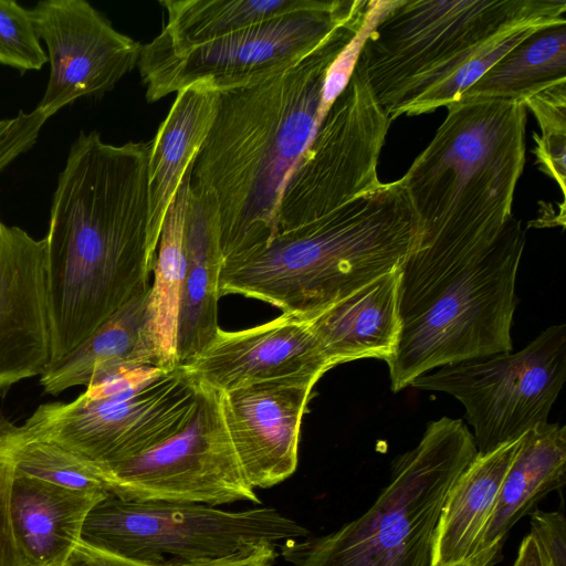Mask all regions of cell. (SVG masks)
Segmentation results:
<instances>
[{"mask_svg":"<svg viewBox=\"0 0 566 566\" xmlns=\"http://www.w3.org/2000/svg\"><path fill=\"white\" fill-rule=\"evenodd\" d=\"M277 545L263 543L232 555L186 566H272L277 557Z\"/></svg>","mask_w":566,"mask_h":566,"instance_id":"836d02e7","label":"cell"},{"mask_svg":"<svg viewBox=\"0 0 566 566\" xmlns=\"http://www.w3.org/2000/svg\"><path fill=\"white\" fill-rule=\"evenodd\" d=\"M367 1L316 48L266 76L217 91L216 113L196 157L190 186L213 197L223 259L269 242L277 232L285 184L319 123L326 75L371 25Z\"/></svg>","mask_w":566,"mask_h":566,"instance_id":"7a4b0ae2","label":"cell"},{"mask_svg":"<svg viewBox=\"0 0 566 566\" xmlns=\"http://www.w3.org/2000/svg\"><path fill=\"white\" fill-rule=\"evenodd\" d=\"M539 28L542 27L524 28L494 41L452 76L417 98L406 109L405 115L417 116L431 113L441 106L447 107L449 104L457 102L462 93L474 84L513 46Z\"/></svg>","mask_w":566,"mask_h":566,"instance_id":"f546056e","label":"cell"},{"mask_svg":"<svg viewBox=\"0 0 566 566\" xmlns=\"http://www.w3.org/2000/svg\"><path fill=\"white\" fill-rule=\"evenodd\" d=\"M217 91L195 83L177 92L150 142L148 159L150 231L159 240L166 212L209 133Z\"/></svg>","mask_w":566,"mask_h":566,"instance_id":"7402d4cb","label":"cell"},{"mask_svg":"<svg viewBox=\"0 0 566 566\" xmlns=\"http://www.w3.org/2000/svg\"><path fill=\"white\" fill-rule=\"evenodd\" d=\"M13 465L0 453V566H29L14 541L9 520V489Z\"/></svg>","mask_w":566,"mask_h":566,"instance_id":"d6a6232c","label":"cell"},{"mask_svg":"<svg viewBox=\"0 0 566 566\" xmlns=\"http://www.w3.org/2000/svg\"><path fill=\"white\" fill-rule=\"evenodd\" d=\"M316 0H160L167 21L151 41L184 51L312 7Z\"/></svg>","mask_w":566,"mask_h":566,"instance_id":"484cf974","label":"cell"},{"mask_svg":"<svg viewBox=\"0 0 566 566\" xmlns=\"http://www.w3.org/2000/svg\"><path fill=\"white\" fill-rule=\"evenodd\" d=\"M186 268L177 328L179 365L199 355L214 338L219 276L223 261L219 211L213 197L190 186L185 220Z\"/></svg>","mask_w":566,"mask_h":566,"instance_id":"d6986e66","label":"cell"},{"mask_svg":"<svg viewBox=\"0 0 566 566\" xmlns=\"http://www.w3.org/2000/svg\"><path fill=\"white\" fill-rule=\"evenodd\" d=\"M0 453L32 478L78 491L108 493L105 471L52 441L28 434L0 412Z\"/></svg>","mask_w":566,"mask_h":566,"instance_id":"83f0119b","label":"cell"},{"mask_svg":"<svg viewBox=\"0 0 566 566\" xmlns=\"http://www.w3.org/2000/svg\"><path fill=\"white\" fill-rule=\"evenodd\" d=\"M566 83V23L536 29L513 46L458 98V103L511 99L525 102Z\"/></svg>","mask_w":566,"mask_h":566,"instance_id":"d4e9b609","label":"cell"},{"mask_svg":"<svg viewBox=\"0 0 566 566\" xmlns=\"http://www.w3.org/2000/svg\"><path fill=\"white\" fill-rule=\"evenodd\" d=\"M501 543L494 544L490 547L483 548L473 555L449 564H443L440 566H489L495 558L497 552L500 551Z\"/></svg>","mask_w":566,"mask_h":566,"instance_id":"8d00e7d4","label":"cell"},{"mask_svg":"<svg viewBox=\"0 0 566 566\" xmlns=\"http://www.w3.org/2000/svg\"><path fill=\"white\" fill-rule=\"evenodd\" d=\"M13 122H14V117L0 120V138L9 130V128L12 126Z\"/></svg>","mask_w":566,"mask_h":566,"instance_id":"74e56055","label":"cell"},{"mask_svg":"<svg viewBox=\"0 0 566 566\" xmlns=\"http://www.w3.org/2000/svg\"><path fill=\"white\" fill-rule=\"evenodd\" d=\"M391 120L356 61L283 189L277 232L318 219L376 190ZM276 232V233H277Z\"/></svg>","mask_w":566,"mask_h":566,"instance_id":"7c38bea8","label":"cell"},{"mask_svg":"<svg viewBox=\"0 0 566 566\" xmlns=\"http://www.w3.org/2000/svg\"><path fill=\"white\" fill-rule=\"evenodd\" d=\"M419 234L401 179L222 261L220 296L240 294L304 319L401 266Z\"/></svg>","mask_w":566,"mask_h":566,"instance_id":"3957f363","label":"cell"},{"mask_svg":"<svg viewBox=\"0 0 566 566\" xmlns=\"http://www.w3.org/2000/svg\"><path fill=\"white\" fill-rule=\"evenodd\" d=\"M565 468L566 427L547 420L528 430L504 476L476 552L502 543L543 496L563 485Z\"/></svg>","mask_w":566,"mask_h":566,"instance_id":"603a6c76","label":"cell"},{"mask_svg":"<svg viewBox=\"0 0 566 566\" xmlns=\"http://www.w3.org/2000/svg\"><path fill=\"white\" fill-rule=\"evenodd\" d=\"M560 0H398L365 33L357 62L392 122L494 41L566 23Z\"/></svg>","mask_w":566,"mask_h":566,"instance_id":"8992f818","label":"cell"},{"mask_svg":"<svg viewBox=\"0 0 566 566\" xmlns=\"http://www.w3.org/2000/svg\"><path fill=\"white\" fill-rule=\"evenodd\" d=\"M364 2L316 0L310 8L184 51L150 41L138 60L146 99L157 102L195 83L222 91L280 71L316 48Z\"/></svg>","mask_w":566,"mask_h":566,"instance_id":"8fae6325","label":"cell"},{"mask_svg":"<svg viewBox=\"0 0 566 566\" xmlns=\"http://www.w3.org/2000/svg\"><path fill=\"white\" fill-rule=\"evenodd\" d=\"M108 493L125 501L260 503L247 480L223 419L220 391L200 384L195 415L178 433L104 469Z\"/></svg>","mask_w":566,"mask_h":566,"instance_id":"4fadbf2b","label":"cell"},{"mask_svg":"<svg viewBox=\"0 0 566 566\" xmlns=\"http://www.w3.org/2000/svg\"><path fill=\"white\" fill-rule=\"evenodd\" d=\"M522 438L476 455L450 490L436 530L432 566L476 553L480 536L494 509L504 476Z\"/></svg>","mask_w":566,"mask_h":566,"instance_id":"cb8c5ba5","label":"cell"},{"mask_svg":"<svg viewBox=\"0 0 566 566\" xmlns=\"http://www.w3.org/2000/svg\"><path fill=\"white\" fill-rule=\"evenodd\" d=\"M478 455L460 419L430 421L392 463L391 479L358 518L315 538L279 545L293 566H432L436 530L453 484Z\"/></svg>","mask_w":566,"mask_h":566,"instance_id":"52a82bcc","label":"cell"},{"mask_svg":"<svg viewBox=\"0 0 566 566\" xmlns=\"http://www.w3.org/2000/svg\"><path fill=\"white\" fill-rule=\"evenodd\" d=\"M307 321L332 367L361 358L389 360L400 335L399 269Z\"/></svg>","mask_w":566,"mask_h":566,"instance_id":"ffe728a7","label":"cell"},{"mask_svg":"<svg viewBox=\"0 0 566 566\" xmlns=\"http://www.w3.org/2000/svg\"><path fill=\"white\" fill-rule=\"evenodd\" d=\"M317 381L285 377L220 391L226 427L253 489L272 488L295 472L302 419Z\"/></svg>","mask_w":566,"mask_h":566,"instance_id":"2e32d148","label":"cell"},{"mask_svg":"<svg viewBox=\"0 0 566 566\" xmlns=\"http://www.w3.org/2000/svg\"><path fill=\"white\" fill-rule=\"evenodd\" d=\"M181 366L218 391L285 377L319 379L333 368L310 322L286 313L247 329L219 328L212 342Z\"/></svg>","mask_w":566,"mask_h":566,"instance_id":"e0dca14e","label":"cell"},{"mask_svg":"<svg viewBox=\"0 0 566 566\" xmlns=\"http://www.w3.org/2000/svg\"><path fill=\"white\" fill-rule=\"evenodd\" d=\"M307 535L304 526L274 507L224 511L107 494L86 515L81 543L129 559L186 566Z\"/></svg>","mask_w":566,"mask_h":566,"instance_id":"9c48e42d","label":"cell"},{"mask_svg":"<svg viewBox=\"0 0 566 566\" xmlns=\"http://www.w3.org/2000/svg\"><path fill=\"white\" fill-rule=\"evenodd\" d=\"M52 359L46 241L0 220V395Z\"/></svg>","mask_w":566,"mask_h":566,"instance_id":"9a60e30c","label":"cell"},{"mask_svg":"<svg viewBox=\"0 0 566 566\" xmlns=\"http://www.w3.org/2000/svg\"><path fill=\"white\" fill-rule=\"evenodd\" d=\"M566 379V326L552 325L516 353L437 368L410 386L457 398L474 430L479 455L518 440L548 419Z\"/></svg>","mask_w":566,"mask_h":566,"instance_id":"30bf717a","label":"cell"},{"mask_svg":"<svg viewBox=\"0 0 566 566\" xmlns=\"http://www.w3.org/2000/svg\"><path fill=\"white\" fill-rule=\"evenodd\" d=\"M524 245L513 216L485 249L413 248L399 268L400 335L386 361L392 391L444 365L512 352Z\"/></svg>","mask_w":566,"mask_h":566,"instance_id":"277c9868","label":"cell"},{"mask_svg":"<svg viewBox=\"0 0 566 566\" xmlns=\"http://www.w3.org/2000/svg\"><path fill=\"white\" fill-rule=\"evenodd\" d=\"M149 151L150 143L112 145L96 130L71 145L45 237L50 368L150 289L159 240L150 231Z\"/></svg>","mask_w":566,"mask_h":566,"instance_id":"6da1fadb","label":"cell"},{"mask_svg":"<svg viewBox=\"0 0 566 566\" xmlns=\"http://www.w3.org/2000/svg\"><path fill=\"white\" fill-rule=\"evenodd\" d=\"M48 62L32 13L13 0H0V64L25 73Z\"/></svg>","mask_w":566,"mask_h":566,"instance_id":"4dcf8cb0","label":"cell"},{"mask_svg":"<svg viewBox=\"0 0 566 566\" xmlns=\"http://www.w3.org/2000/svg\"><path fill=\"white\" fill-rule=\"evenodd\" d=\"M401 182L417 214L416 244L489 247L514 216L525 164L521 101L451 103Z\"/></svg>","mask_w":566,"mask_h":566,"instance_id":"5b68a950","label":"cell"},{"mask_svg":"<svg viewBox=\"0 0 566 566\" xmlns=\"http://www.w3.org/2000/svg\"><path fill=\"white\" fill-rule=\"evenodd\" d=\"M107 494L66 489L13 468L9 520L17 546L28 565L64 566L81 542L86 515Z\"/></svg>","mask_w":566,"mask_h":566,"instance_id":"ac0fdd59","label":"cell"},{"mask_svg":"<svg viewBox=\"0 0 566 566\" xmlns=\"http://www.w3.org/2000/svg\"><path fill=\"white\" fill-rule=\"evenodd\" d=\"M45 43L49 81L38 108L49 118L85 96H102L138 65L142 44L85 0H42L30 9Z\"/></svg>","mask_w":566,"mask_h":566,"instance_id":"5bb4252c","label":"cell"},{"mask_svg":"<svg viewBox=\"0 0 566 566\" xmlns=\"http://www.w3.org/2000/svg\"><path fill=\"white\" fill-rule=\"evenodd\" d=\"M147 295L122 306L65 359L48 369L40 377L44 392L56 396L76 386L87 387L132 365Z\"/></svg>","mask_w":566,"mask_h":566,"instance_id":"4316f807","label":"cell"},{"mask_svg":"<svg viewBox=\"0 0 566 566\" xmlns=\"http://www.w3.org/2000/svg\"><path fill=\"white\" fill-rule=\"evenodd\" d=\"M64 566H171L129 559L97 551L81 542L75 546Z\"/></svg>","mask_w":566,"mask_h":566,"instance_id":"e575fe53","label":"cell"},{"mask_svg":"<svg viewBox=\"0 0 566 566\" xmlns=\"http://www.w3.org/2000/svg\"><path fill=\"white\" fill-rule=\"evenodd\" d=\"M191 170L186 174L164 219L143 326L132 365H147L163 370L179 367L177 328L182 293L186 252L185 220Z\"/></svg>","mask_w":566,"mask_h":566,"instance_id":"44dd1931","label":"cell"},{"mask_svg":"<svg viewBox=\"0 0 566 566\" xmlns=\"http://www.w3.org/2000/svg\"><path fill=\"white\" fill-rule=\"evenodd\" d=\"M200 392L182 366L134 365L91 386L69 402L39 406L20 426L103 470L166 441L190 421Z\"/></svg>","mask_w":566,"mask_h":566,"instance_id":"ba28073f","label":"cell"},{"mask_svg":"<svg viewBox=\"0 0 566 566\" xmlns=\"http://www.w3.org/2000/svg\"><path fill=\"white\" fill-rule=\"evenodd\" d=\"M534 114L541 137L534 135L535 164L566 193V83L554 85L524 102Z\"/></svg>","mask_w":566,"mask_h":566,"instance_id":"f1b7e54d","label":"cell"},{"mask_svg":"<svg viewBox=\"0 0 566 566\" xmlns=\"http://www.w3.org/2000/svg\"><path fill=\"white\" fill-rule=\"evenodd\" d=\"M513 566H546L544 556L531 534L522 541Z\"/></svg>","mask_w":566,"mask_h":566,"instance_id":"d590c367","label":"cell"},{"mask_svg":"<svg viewBox=\"0 0 566 566\" xmlns=\"http://www.w3.org/2000/svg\"><path fill=\"white\" fill-rule=\"evenodd\" d=\"M546 566H566V521L558 511H535L531 516V533Z\"/></svg>","mask_w":566,"mask_h":566,"instance_id":"1f68e13d","label":"cell"}]
</instances>
